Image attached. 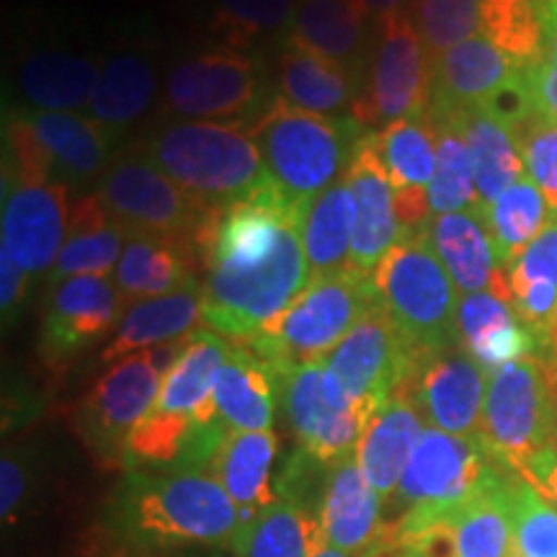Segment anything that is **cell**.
<instances>
[{"instance_id":"cell-1","label":"cell","mask_w":557,"mask_h":557,"mask_svg":"<svg viewBox=\"0 0 557 557\" xmlns=\"http://www.w3.org/2000/svg\"><path fill=\"white\" fill-rule=\"evenodd\" d=\"M274 181L201 222L194 246L201 292V325L233 344H250L292 308L310 284L302 214Z\"/></svg>"},{"instance_id":"cell-2","label":"cell","mask_w":557,"mask_h":557,"mask_svg":"<svg viewBox=\"0 0 557 557\" xmlns=\"http://www.w3.org/2000/svg\"><path fill=\"white\" fill-rule=\"evenodd\" d=\"M238 508L218 478L199 470H129L101 511L103 537L122 553L233 549Z\"/></svg>"},{"instance_id":"cell-3","label":"cell","mask_w":557,"mask_h":557,"mask_svg":"<svg viewBox=\"0 0 557 557\" xmlns=\"http://www.w3.org/2000/svg\"><path fill=\"white\" fill-rule=\"evenodd\" d=\"M227 351L230 341L218 333H191L156 406L132 431L124 470H209L230 431L214 408V377Z\"/></svg>"},{"instance_id":"cell-4","label":"cell","mask_w":557,"mask_h":557,"mask_svg":"<svg viewBox=\"0 0 557 557\" xmlns=\"http://www.w3.org/2000/svg\"><path fill=\"white\" fill-rule=\"evenodd\" d=\"M143 152L207 212H222L269 181L259 143L243 124L173 122L152 132Z\"/></svg>"},{"instance_id":"cell-5","label":"cell","mask_w":557,"mask_h":557,"mask_svg":"<svg viewBox=\"0 0 557 557\" xmlns=\"http://www.w3.org/2000/svg\"><path fill=\"white\" fill-rule=\"evenodd\" d=\"M250 132L269 178L299 207H308L336 184L364 135L351 116L312 114L292 107L282 96L271 99Z\"/></svg>"},{"instance_id":"cell-6","label":"cell","mask_w":557,"mask_h":557,"mask_svg":"<svg viewBox=\"0 0 557 557\" xmlns=\"http://www.w3.org/2000/svg\"><path fill=\"white\" fill-rule=\"evenodd\" d=\"M380 302L413 357L459 344V289L431 246L426 227L406 230L372 274Z\"/></svg>"},{"instance_id":"cell-7","label":"cell","mask_w":557,"mask_h":557,"mask_svg":"<svg viewBox=\"0 0 557 557\" xmlns=\"http://www.w3.org/2000/svg\"><path fill=\"white\" fill-rule=\"evenodd\" d=\"M377 302L372 278L351 269L310 278L292 308L267 333L243 346L267 361L271 372L323 361Z\"/></svg>"},{"instance_id":"cell-8","label":"cell","mask_w":557,"mask_h":557,"mask_svg":"<svg viewBox=\"0 0 557 557\" xmlns=\"http://www.w3.org/2000/svg\"><path fill=\"white\" fill-rule=\"evenodd\" d=\"M478 436H455L426 426L418 436L403 472L398 496L403 513L387 527L389 534H406L447 519L478 496L498 472Z\"/></svg>"},{"instance_id":"cell-9","label":"cell","mask_w":557,"mask_h":557,"mask_svg":"<svg viewBox=\"0 0 557 557\" xmlns=\"http://www.w3.org/2000/svg\"><path fill=\"white\" fill-rule=\"evenodd\" d=\"M553 436L555 382L545 354L491 372L478 438L493 462L521 475L534 457L553 449Z\"/></svg>"},{"instance_id":"cell-10","label":"cell","mask_w":557,"mask_h":557,"mask_svg":"<svg viewBox=\"0 0 557 557\" xmlns=\"http://www.w3.org/2000/svg\"><path fill=\"white\" fill-rule=\"evenodd\" d=\"M186 341L189 336L114 361L81 400L75 431L103 468L124 465L132 431L156 406L163 377L178 361Z\"/></svg>"},{"instance_id":"cell-11","label":"cell","mask_w":557,"mask_h":557,"mask_svg":"<svg viewBox=\"0 0 557 557\" xmlns=\"http://www.w3.org/2000/svg\"><path fill=\"white\" fill-rule=\"evenodd\" d=\"M436 62L418 37L408 11L377 18L372 58L351 120L361 129L382 127L429 109Z\"/></svg>"},{"instance_id":"cell-12","label":"cell","mask_w":557,"mask_h":557,"mask_svg":"<svg viewBox=\"0 0 557 557\" xmlns=\"http://www.w3.org/2000/svg\"><path fill=\"white\" fill-rule=\"evenodd\" d=\"M274 374L284 416L295 431L299 451L323 468L344 462L357 451L367 413L354 406L346 389L323 361H308Z\"/></svg>"},{"instance_id":"cell-13","label":"cell","mask_w":557,"mask_h":557,"mask_svg":"<svg viewBox=\"0 0 557 557\" xmlns=\"http://www.w3.org/2000/svg\"><path fill=\"white\" fill-rule=\"evenodd\" d=\"M99 197L127 235L194 240L209 214L145 152H129L109 165Z\"/></svg>"},{"instance_id":"cell-14","label":"cell","mask_w":557,"mask_h":557,"mask_svg":"<svg viewBox=\"0 0 557 557\" xmlns=\"http://www.w3.org/2000/svg\"><path fill=\"white\" fill-rule=\"evenodd\" d=\"M261 103V73L248 54L218 50L178 62L165 81V109L189 122L238 124Z\"/></svg>"},{"instance_id":"cell-15","label":"cell","mask_w":557,"mask_h":557,"mask_svg":"<svg viewBox=\"0 0 557 557\" xmlns=\"http://www.w3.org/2000/svg\"><path fill=\"white\" fill-rule=\"evenodd\" d=\"M413 361V351L377 302L323 359V364L346 389L354 406L369 418L374 408L403 387Z\"/></svg>"},{"instance_id":"cell-16","label":"cell","mask_w":557,"mask_h":557,"mask_svg":"<svg viewBox=\"0 0 557 557\" xmlns=\"http://www.w3.org/2000/svg\"><path fill=\"white\" fill-rule=\"evenodd\" d=\"M483 367L462 346H447L418 357L403 393L421 410L426 426L455 436H478L487 393Z\"/></svg>"},{"instance_id":"cell-17","label":"cell","mask_w":557,"mask_h":557,"mask_svg":"<svg viewBox=\"0 0 557 557\" xmlns=\"http://www.w3.org/2000/svg\"><path fill=\"white\" fill-rule=\"evenodd\" d=\"M127 297L109 276H70L52 284L39 331L47 364H62L122 323Z\"/></svg>"},{"instance_id":"cell-18","label":"cell","mask_w":557,"mask_h":557,"mask_svg":"<svg viewBox=\"0 0 557 557\" xmlns=\"http://www.w3.org/2000/svg\"><path fill=\"white\" fill-rule=\"evenodd\" d=\"M3 197V248L26 274L52 269L70 227L67 184L13 178Z\"/></svg>"},{"instance_id":"cell-19","label":"cell","mask_w":557,"mask_h":557,"mask_svg":"<svg viewBox=\"0 0 557 557\" xmlns=\"http://www.w3.org/2000/svg\"><path fill=\"white\" fill-rule=\"evenodd\" d=\"M344 181L351 189L354 205H357V227H354L348 269L372 278L387 250L406 235L398 214H395L393 184H389L387 165L382 160L377 135L359 137L346 165Z\"/></svg>"},{"instance_id":"cell-20","label":"cell","mask_w":557,"mask_h":557,"mask_svg":"<svg viewBox=\"0 0 557 557\" xmlns=\"http://www.w3.org/2000/svg\"><path fill=\"white\" fill-rule=\"evenodd\" d=\"M377 139L393 184L395 214L403 230H423L434 218L429 205V189L436 176L434 122L423 111L387 124Z\"/></svg>"},{"instance_id":"cell-21","label":"cell","mask_w":557,"mask_h":557,"mask_svg":"<svg viewBox=\"0 0 557 557\" xmlns=\"http://www.w3.org/2000/svg\"><path fill=\"white\" fill-rule=\"evenodd\" d=\"M318 517L325 542L351 557L369 555L387 534L382 496L369 485L354 457L325 470Z\"/></svg>"},{"instance_id":"cell-22","label":"cell","mask_w":557,"mask_h":557,"mask_svg":"<svg viewBox=\"0 0 557 557\" xmlns=\"http://www.w3.org/2000/svg\"><path fill=\"white\" fill-rule=\"evenodd\" d=\"M276 451L278 442L274 431H227L209 465V475L220 480L230 500L238 508L240 527L233 555L246 542L261 513L276 500V487L271 480Z\"/></svg>"},{"instance_id":"cell-23","label":"cell","mask_w":557,"mask_h":557,"mask_svg":"<svg viewBox=\"0 0 557 557\" xmlns=\"http://www.w3.org/2000/svg\"><path fill=\"white\" fill-rule=\"evenodd\" d=\"M423 429H426V421H423L421 410L403 389L389 395L380 408L369 413L354 459L382 500L398 493L410 451Z\"/></svg>"},{"instance_id":"cell-24","label":"cell","mask_w":557,"mask_h":557,"mask_svg":"<svg viewBox=\"0 0 557 557\" xmlns=\"http://www.w3.org/2000/svg\"><path fill=\"white\" fill-rule=\"evenodd\" d=\"M457 338L487 374L540 351V341L521 323L508 299L491 289L462 295L457 305Z\"/></svg>"},{"instance_id":"cell-25","label":"cell","mask_w":557,"mask_h":557,"mask_svg":"<svg viewBox=\"0 0 557 557\" xmlns=\"http://www.w3.org/2000/svg\"><path fill=\"white\" fill-rule=\"evenodd\" d=\"M521 67L529 65H519L504 50H498L491 39L478 34V37L451 47L436 62L429 109L459 111L483 107Z\"/></svg>"},{"instance_id":"cell-26","label":"cell","mask_w":557,"mask_h":557,"mask_svg":"<svg viewBox=\"0 0 557 557\" xmlns=\"http://www.w3.org/2000/svg\"><path fill=\"white\" fill-rule=\"evenodd\" d=\"M201 308H205V292L199 278L171 295L139 299L129 305L122 323L116 325V333L107 341L101 361H120L145 348L191 336L201 323Z\"/></svg>"},{"instance_id":"cell-27","label":"cell","mask_w":557,"mask_h":557,"mask_svg":"<svg viewBox=\"0 0 557 557\" xmlns=\"http://www.w3.org/2000/svg\"><path fill=\"white\" fill-rule=\"evenodd\" d=\"M201 274L194 240L160 238V235H127L114 282L127 302L171 295Z\"/></svg>"},{"instance_id":"cell-28","label":"cell","mask_w":557,"mask_h":557,"mask_svg":"<svg viewBox=\"0 0 557 557\" xmlns=\"http://www.w3.org/2000/svg\"><path fill=\"white\" fill-rule=\"evenodd\" d=\"M276 380L248 346L233 344L214 377V408L230 431H271L276 413Z\"/></svg>"},{"instance_id":"cell-29","label":"cell","mask_w":557,"mask_h":557,"mask_svg":"<svg viewBox=\"0 0 557 557\" xmlns=\"http://www.w3.org/2000/svg\"><path fill=\"white\" fill-rule=\"evenodd\" d=\"M26 124L54 181H90L109 171V135L99 122L70 111H41Z\"/></svg>"},{"instance_id":"cell-30","label":"cell","mask_w":557,"mask_h":557,"mask_svg":"<svg viewBox=\"0 0 557 557\" xmlns=\"http://www.w3.org/2000/svg\"><path fill=\"white\" fill-rule=\"evenodd\" d=\"M276 75L284 101L323 116H351L361 88L357 73L289 41L278 52Z\"/></svg>"},{"instance_id":"cell-31","label":"cell","mask_w":557,"mask_h":557,"mask_svg":"<svg viewBox=\"0 0 557 557\" xmlns=\"http://www.w3.org/2000/svg\"><path fill=\"white\" fill-rule=\"evenodd\" d=\"M127 233L116 225L99 194L83 197L70 207L65 246L54 261L50 282L70 276H109L122 259Z\"/></svg>"},{"instance_id":"cell-32","label":"cell","mask_w":557,"mask_h":557,"mask_svg":"<svg viewBox=\"0 0 557 557\" xmlns=\"http://www.w3.org/2000/svg\"><path fill=\"white\" fill-rule=\"evenodd\" d=\"M364 21L354 0H299L284 41L357 73L367 39Z\"/></svg>"},{"instance_id":"cell-33","label":"cell","mask_w":557,"mask_h":557,"mask_svg":"<svg viewBox=\"0 0 557 557\" xmlns=\"http://www.w3.org/2000/svg\"><path fill=\"white\" fill-rule=\"evenodd\" d=\"M426 235L436 256L447 267L459 295L491 289L498 259L478 209L436 214L426 225Z\"/></svg>"},{"instance_id":"cell-34","label":"cell","mask_w":557,"mask_h":557,"mask_svg":"<svg viewBox=\"0 0 557 557\" xmlns=\"http://www.w3.org/2000/svg\"><path fill=\"white\" fill-rule=\"evenodd\" d=\"M447 111L455 116L462 127V135L468 139L472 163H475V189H478V207L493 205L500 194L511 189L517 181L527 176L524 156L513 137V132L493 120L483 107L470 109H431Z\"/></svg>"},{"instance_id":"cell-35","label":"cell","mask_w":557,"mask_h":557,"mask_svg":"<svg viewBox=\"0 0 557 557\" xmlns=\"http://www.w3.org/2000/svg\"><path fill=\"white\" fill-rule=\"evenodd\" d=\"M357 205L344 178L310 201L302 214V246L310 278L338 274L351 263Z\"/></svg>"},{"instance_id":"cell-36","label":"cell","mask_w":557,"mask_h":557,"mask_svg":"<svg viewBox=\"0 0 557 557\" xmlns=\"http://www.w3.org/2000/svg\"><path fill=\"white\" fill-rule=\"evenodd\" d=\"M158 78L150 60L139 52H120L101 65L88 109L107 132L135 124L156 101Z\"/></svg>"},{"instance_id":"cell-37","label":"cell","mask_w":557,"mask_h":557,"mask_svg":"<svg viewBox=\"0 0 557 557\" xmlns=\"http://www.w3.org/2000/svg\"><path fill=\"white\" fill-rule=\"evenodd\" d=\"M511 305L521 323L545 346L549 318L557 308V218L508 267Z\"/></svg>"},{"instance_id":"cell-38","label":"cell","mask_w":557,"mask_h":557,"mask_svg":"<svg viewBox=\"0 0 557 557\" xmlns=\"http://www.w3.org/2000/svg\"><path fill=\"white\" fill-rule=\"evenodd\" d=\"M101 67L90 58L67 52H37L18 67V88L32 107L73 111L86 107Z\"/></svg>"},{"instance_id":"cell-39","label":"cell","mask_w":557,"mask_h":557,"mask_svg":"<svg viewBox=\"0 0 557 557\" xmlns=\"http://www.w3.org/2000/svg\"><path fill=\"white\" fill-rule=\"evenodd\" d=\"M508 478L500 470L475 498L468 500L447 521L455 534L457 557H511L513 555V521L508 508Z\"/></svg>"},{"instance_id":"cell-40","label":"cell","mask_w":557,"mask_h":557,"mask_svg":"<svg viewBox=\"0 0 557 557\" xmlns=\"http://www.w3.org/2000/svg\"><path fill=\"white\" fill-rule=\"evenodd\" d=\"M323 545L318 506L305 498L276 496L235 557H312Z\"/></svg>"},{"instance_id":"cell-41","label":"cell","mask_w":557,"mask_h":557,"mask_svg":"<svg viewBox=\"0 0 557 557\" xmlns=\"http://www.w3.org/2000/svg\"><path fill=\"white\" fill-rule=\"evenodd\" d=\"M549 209L545 194L532 178L524 176L511 189H506L493 205L478 207L487 235L493 240L498 267L508 271L524 248L549 225Z\"/></svg>"},{"instance_id":"cell-42","label":"cell","mask_w":557,"mask_h":557,"mask_svg":"<svg viewBox=\"0 0 557 557\" xmlns=\"http://www.w3.org/2000/svg\"><path fill=\"white\" fill-rule=\"evenodd\" d=\"M436 129V176L429 189L431 214H451L478 209L475 163L468 139L455 116L426 109Z\"/></svg>"},{"instance_id":"cell-43","label":"cell","mask_w":557,"mask_h":557,"mask_svg":"<svg viewBox=\"0 0 557 557\" xmlns=\"http://www.w3.org/2000/svg\"><path fill=\"white\" fill-rule=\"evenodd\" d=\"M483 3V37L519 65L547 60L545 0H480Z\"/></svg>"},{"instance_id":"cell-44","label":"cell","mask_w":557,"mask_h":557,"mask_svg":"<svg viewBox=\"0 0 557 557\" xmlns=\"http://www.w3.org/2000/svg\"><path fill=\"white\" fill-rule=\"evenodd\" d=\"M295 11V0H218L212 29L227 50L243 52L256 41L289 32Z\"/></svg>"},{"instance_id":"cell-45","label":"cell","mask_w":557,"mask_h":557,"mask_svg":"<svg viewBox=\"0 0 557 557\" xmlns=\"http://www.w3.org/2000/svg\"><path fill=\"white\" fill-rule=\"evenodd\" d=\"M408 16L434 62L442 60L451 47L483 34L480 0H413Z\"/></svg>"},{"instance_id":"cell-46","label":"cell","mask_w":557,"mask_h":557,"mask_svg":"<svg viewBox=\"0 0 557 557\" xmlns=\"http://www.w3.org/2000/svg\"><path fill=\"white\" fill-rule=\"evenodd\" d=\"M508 508L513 521V553L557 557V506L517 472L508 478Z\"/></svg>"},{"instance_id":"cell-47","label":"cell","mask_w":557,"mask_h":557,"mask_svg":"<svg viewBox=\"0 0 557 557\" xmlns=\"http://www.w3.org/2000/svg\"><path fill=\"white\" fill-rule=\"evenodd\" d=\"M34 493H37V470L32 455L24 449H5L0 459V519L3 527H16L26 517Z\"/></svg>"},{"instance_id":"cell-48","label":"cell","mask_w":557,"mask_h":557,"mask_svg":"<svg viewBox=\"0 0 557 557\" xmlns=\"http://www.w3.org/2000/svg\"><path fill=\"white\" fill-rule=\"evenodd\" d=\"M0 308H3V323L9 325L26 297V282L29 274L18 267L16 259L0 246Z\"/></svg>"},{"instance_id":"cell-49","label":"cell","mask_w":557,"mask_h":557,"mask_svg":"<svg viewBox=\"0 0 557 557\" xmlns=\"http://www.w3.org/2000/svg\"><path fill=\"white\" fill-rule=\"evenodd\" d=\"M529 86H532L537 120L557 127V70L553 62L542 60L529 67Z\"/></svg>"},{"instance_id":"cell-50","label":"cell","mask_w":557,"mask_h":557,"mask_svg":"<svg viewBox=\"0 0 557 557\" xmlns=\"http://www.w3.org/2000/svg\"><path fill=\"white\" fill-rule=\"evenodd\" d=\"M521 478L527 480L529 485H534L547 500H553L557 506V451L547 449L542 451L527 465V470L521 472Z\"/></svg>"},{"instance_id":"cell-51","label":"cell","mask_w":557,"mask_h":557,"mask_svg":"<svg viewBox=\"0 0 557 557\" xmlns=\"http://www.w3.org/2000/svg\"><path fill=\"white\" fill-rule=\"evenodd\" d=\"M354 3L359 5L364 16L382 18V16H389V13L408 11L413 0H354Z\"/></svg>"},{"instance_id":"cell-52","label":"cell","mask_w":557,"mask_h":557,"mask_svg":"<svg viewBox=\"0 0 557 557\" xmlns=\"http://www.w3.org/2000/svg\"><path fill=\"white\" fill-rule=\"evenodd\" d=\"M542 354L557 361V308L553 312V318H549L547 336H545V346H542Z\"/></svg>"},{"instance_id":"cell-53","label":"cell","mask_w":557,"mask_h":557,"mask_svg":"<svg viewBox=\"0 0 557 557\" xmlns=\"http://www.w3.org/2000/svg\"><path fill=\"white\" fill-rule=\"evenodd\" d=\"M364 557H416L413 553H408V549H403L398 545H393L389 540H382L377 547L372 549V553L364 555Z\"/></svg>"},{"instance_id":"cell-54","label":"cell","mask_w":557,"mask_h":557,"mask_svg":"<svg viewBox=\"0 0 557 557\" xmlns=\"http://www.w3.org/2000/svg\"><path fill=\"white\" fill-rule=\"evenodd\" d=\"M549 364H553V382H555V436H553V449L557 451V361L549 359Z\"/></svg>"},{"instance_id":"cell-55","label":"cell","mask_w":557,"mask_h":557,"mask_svg":"<svg viewBox=\"0 0 557 557\" xmlns=\"http://www.w3.org/2000/svg\"><path fill=\"white\" fill-rule=\"evenodd\" d=\"M312 557H351V555L341 553V549H336V547H331V545H329V542H325V545H323V547H320V549H318V553H315V555H312Z\"/></svg>"},{"instance_id":"cell-56","label":"cell","mask_w":557,"mask_h":557,"mask_svg":"<svg viewBox=\"0 0 557 557\" xmlns=\"http://www.w3.org/2000/svg\"><path fill=\"white\" fill-rule=\"evenodd\" d=\"M178 557H214V555H197V553H184V555H178Z\"/></svg>"},{"instance_id":"cell-57","label":"cell","mask_w":557,"mask_h":557,"mask_svg":"<svg viewBox=\"0 0 557 557\" xmlns=\"http://www.w3.org/2000/svg\"><path fill=\"white\" fill-rule=\"evenodd\" d=\"M511 557H521V555H517V553H513V555H511Z\"/></svg>"}]
</instances>
